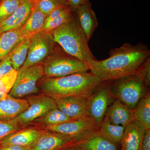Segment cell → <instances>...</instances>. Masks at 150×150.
Returning a JSON list of instances; mask_svg holds the SVG:
<instances>
[{"label":"cell","instance_id":"6da1fadb","mask_svg":"<svg viewBox=\"0 0 150 150\" xmlns=\"http://www.w3.org/2000/svg\"><path fill=\"white\" fill-rule=\"evenodd\" d=\"M107 59H89L86 62L91 72L101 82L115 80L134 74L150 58V50L142 43L136 45L126 43L111 49Z\"/></svg>","mask_w":150,"mask_h":150},{"label":"cell","instance_id":"7a4b0ae2","mask_svg":"<svg viewBox=\"0 0 150 150\" xmlns=\"http://www.w3.org/2000/svg\"><path fill=\"white\" fill-rule=\"evenodd\" d=\"M102 82L91 72L58 78H43L40 87L43 94L54 100L90 96Z\"/></svg>","mask_w":150,"mask_h":150},{"label":"cell","instance_id":"3957f363","mask_svg":"<svg viewBox=\"0 0 150 150\" xmlns=\"http://www.w3.org/2000/svg\"><path fill=\"white\" fill-rule=\"evenodd\" d=\"M51 33L55 43L67 54L86 63L89 59H96L75 13L71 20Z\"/></svg>","mask_w":150,"mask_h":150},{"label":"cell","instance_id":"277c9868","mask_svg":"<svg viewBox=\"0 0 150 150\" xmlns=\"http://www.w3.org/2000/svg\"><path fill=\"white\" fill-rule=\"evenodd\" d=\"M110 88L114 99L119 100L132 110L150 91V86L137 71L133 74L110 81Z\"/></svg>","mask_w":150,"mask_h":150},{"label":"cell","instance_id":"5b68a950","mask_svg":"<svg viewBox=\"0 0 150 150\" xmlns=\"http://www.w3.org/2000/svg\"><path fill=\"white\" fill-rule=\"evenodd\" d=\"M46 77L58 78L89 70L87 64L69 54L55 51L43 64Z\"/></svg>","mask_w":150,"mask_h":150},{"label":"cell","instance_id":"8992f818","mask_svg":"<svg viewBox=\"0 0 150 150\" xmlns=\"http://www.w3.org/2000/svg\"><path fill=\"white\" fill-rule=\"evenodd\" d=\"M44 75L43 64L21 67L18 71L16 80L9 95L21 99L38 91L37 83Z\"/></svg>","mask_w":150,"mask_h":150},{"label":"cell","instance_id":"52a82bcc","mask_svg":"<svg viewBox=\"0 0 150 150\" xmlns=\"http://www.w3.org/2000/svg\"><path fill=\"white\" fill-rule=\"evenodd\" d=\"M69 137L76 144L86 139L98 130V126L88 116L72 120L56 126L40 127Z\"/></svg>","mask_w":150,"mask_h":150},{"label":"cell","instance_id":"ba28073f","mask_svg":"<svg viewBox=\"0 0 150 150\" xmlns=\"http://www.w3.org/2000/svg\"><path fill=\"white\" fill-rule=\"evenodd\" d=\"M30 39L27 57L21 67L43 64L56 51V43L51 33L41 31L33 35Z\"/></svg>","mask_w":150,"mask_h":150},{"label":"cell","instance_id":"9c48e42d","mask_svg":"<svg viewBox=\"0 0 150 150\" xmlns=\"http://www.w3.org/2000/svg\"><path fill=\"white\" fill-rule=\"evenodd\" d=\"M114 100L110 90V81L102 82L88 98V116L99 126L108 108Z\"/></svg>","mask_w":150,"mask_h":150},{"label":"cell","instance_id":"30bf717a","mask_svg":"<svg viewBox=\"0 0 150 150\" xmlns=\"http://www.w3.org/2000/svg\"><path fill=\"white\" fill-rule=\"evenodd\" d=\"M26 100L28 107L16 117L23 129L27 127L51 109L57 107L55 100L43 93L29 97Z\"/></svg>","mask_w":150,"mask_h":150},{"label":"cell","instance_id":"8fae6325","mask_svg":"<svg viewBox=\"0 0 150 150\" xmlns=\"http://www.w3.org/2000/svg\"><path fill=\"white\" fill-rule=\"evenodd\" d=\"M46 131L40 127H26L5 137L0 142V146L15 145L30 148Z\"/></svg>","mask_w":150,"mask_h":150},{"label":"cell","instance_id":"7c38bea8","mask_svg":"<svg viewBox=\"0 0 150 150\" xmlns=\"http://www.w3.org/2000/svg\"><path fill=\"white\" fill-rule=\"evenodd\" d=\"M38 0H23L9 17L0 24L1 32L21 27L27 21Z\"/></svg>","mask_w":150,"mask_h":150},{"label":"cell","instance_id":"4fadbf2b","mask_svg":"<svg viewBox=\"0 0 150 150\" xmlns=\"http://www.w3.org/2000/svg\"><path fill=\"white\" fill-rule=\"evenodd\" d=\"M87 98H63L55 100L57 107L73 120L88 116Z\"/></svg>","mask_w":150,"mask_h":150},{"label":"cell","instance_id":"5bb4252c","mask_svg":"<svg viewBox=\"0 0 150 150\" xmlns=\"http://www.w3.org/2000/svg\"><path fill=\"white\" fill-rule=\"evenodd\" d=\"M75 144L72 140L65 135L46 130L30 150H62Z\"/></svg>","mask_w":150,"mask_h":150},{"label":"cell","instance_id":"9a60e30c","mask_svg":"<svg viewBox=\"0 0 150 150\" xmlns=\"http://www.w3.org/2000/svg\"><path fill=\"white\" fill-rule=\"evenodd\" d=\"M145 128L134 120L125 127L120 142L121 150H141Z\"/></svg>","mask_w":150,"mask_h":150},{"label":"cell","instance_id":"2e32d148","mask_svg":"<svg viewBox=\"0 0 150 150\" xmlns=\"http://www.w3.org/2000/svg\"><path fill=\"white\" fill-rule=\"evenodd\" d=\"M105 116L112 124L125 127L134 120L133 110L116 99L108 108Z\"/></svg>","mask_w":150,"mask_h":150},{"label":"cell","instance_id":"e0dca14e","mask_svg":"<svg viewBox=\"0 0 150 150\" xmlns=\"http://www.w3.org/2000/svg\"><path fill=\"white\" fill-rule=\"evenodd\" d=\"M28 106L27 100L14 98L8 95L6 99L0 100V121L16 118Z\"/></svg>","mask_w":150,"mask_h":150},{"label":"cell","instance_id":"ac0fdd59","mask_svg":"<svg viewBox=\"0 0 150 150\" xmlns=\"http://www.w3.org/2000/svg\"><path fill=\"white\" fill-rule=\"evenodd\" d=\"M75 13L88 42L98 25L96 14L89 2L78 8Z\"/></svg>","mask_w":150,"mask_h":150},{"label":"cell","instance_id":"d6986e66","mask_svg":"<svg viewBox=\"0 0 150 150\" xmlns=\"http://www.w3.org/2000/svg\"><path fill=\"white\" fill-rule=\"evenodd\" d=\"M74 13L69 6L57 8L46 17L42 31L51 33L71 20Z\"/></svg>","mask_w":150,"mask_h":150},{"label":"cell","instance_id":"ffe728a7","mask_svg":"<svg viewBox=\"0 0 150 150\" xmlns=\"http://www.w3.org/2000/svg\"><path fill=\"white\" fill-rule=\"evenodd\" d=\"M21 28L4 31L0 34V62L8 56L24 40Z\"/></svg>","mask_w":150,"mask_h":150},{"label":"cell","instance_id":"44dd1931","mask_svg":"<svg viewBox=\"0 0 150 150\" xmlns=\"http://www.w3.org/2000/svg\"><path fill=\"white\" fill-rule=\"evenodd\" d=\"M76 144L81 150H121L120 144L107 139L98 131Z\"/></svg>","mask_w":150,"mask_h":150},{"label":"cell","instance_id":"7402d4cb","mask_svg":"<svg viewBox=\"0 0 150 150\" xmlns=\"http://www.w3.org/2000/svg\"><path fill=\"white\" fill-rule=\"evenodd\" d=\"M46 17L38 8L36 5L27 21L21 27V30L24 38H30L36 33L42 31Z\"/></svg>","mask_w":150,"mask_h":150},{"label":"cell","instance_id":"603a6c76","mask_svg":"<svg viewBox=\"0 0 150 150\" xmlns=\"http://www.w3.org/2000/svg\"><path fill=\"white\" fill-rule=\"evenodd\" d=\"M125 129L123 126L112 124L107 117L104 116L98 126V132L110 142L120 144Z\"/></svg>","mask_w":150,"mask_h":150},{"label":"cell","instance_id":"cb8c5ba5","mask_svg":"<svg viewBox=\"0 0 150 150\" xmlns=\"http://www.w3.org/2000/svg\"><path fill=\"white\" fill-rule=\"evenodd\" d=\"M133 113L134 120L144 126L145 130H150V91L139 101Z\"/></svg>","mask_w":150,"mask_h":150},{"label":"cell","instance_id":"d4e9b609","mask_svg":"<svg viewBox=\"0 0 150 150\" xmlns=\"http://www.w3.org/2000/svg\"><path fill=\"white\" fill-rule=\"evenodd\" d=\"M72 120H74L65 115L62 110L56 107L49 110L40 118H38L33 123L40 125V127H44L56 126Z\"/></svg>","mask_w":150,"mask_h":150},{"label":"cell","instance_id":"484cf974","mask_svg":"<svg viewBox=\"0 0 150 150\" xmlns=\"http://www.w3.org/2000/svg\"><path fill=\"white\" fill-rule=\"evenodd\" d=\"M30 43V38H25L10 54V58L14 70L18 71L23 66L27 57Z\"/></svg>","mask_w":150,"mask_h":150},{"label":"cell","instance_id":"4316f807","mask_svg":"<svg viewBox=\"0 0 150 150\" xmlns=\"http://www.w3.org/2000/svg\"><path fill=\"white\" fill-rule=\"evenodd\" d=\"M18 71L13 69L0 79V100L6 99L13 87Z\"/></svg>","mask_w":150,"mask_h":150},{"label":"cell","instance_id":"83f0119b","mask_svg":"<svg viewBox=\"0 0 150 150\" xmlns=\"http://www.w3.org/2000/svg\"><path fill=\"white\" fill-rule=\"evenodd\" d=\"M23 0H0V24L14 12Z\"/></svg>","mask_w":150,"mask_h":150},{"label":"cell","instance_id":"f1b7e54d","mask_svg":"<svg viewBox=\"0 0 150 150\" xmlns=\"http://www.w3.org/2000/svg\"><path fill=\"white\" fill-rule=\"evenodd\" d=\"M69 6L65 0H38V8L47 16L52 11L62 6Z\"/></svg>","mask_w":150,"mask_h":150},{"label":"cell","instance_id":"f546056e","mask_svg":"<svg viewBox=\"0 0 150 150\" xmlns=\"http://www.w3.org/2000/svg\"><path fill=\"white\" fill-rule=\"evenodd\" d=\"M23 129L16 118L8 121H0V142L10 134Z\"/></svg>","mask_w":150,"mask_h":150},{"label":"cell","instance_id":"4dcf8cb0","mask_svg":"<svg viewBox=\"0 0 150 150\" xmlns=\"http://www.w3.org/2000/svg\"><path fill=\"white\" fill-rule=\"evenodd\" d=\"M13 69L9 55L0 62V79Z\"/></svg>","mask_w":150,"mask_h":150},{"label":"cell","instance_id":"1f68e13d","mask_svg":"<svg viewBox=\"0 0 150 150\" xmlns=\"http://www.w3.org/2000/svg\"><path fill=\"white\" fill-rule=\"evenodd\" d=\"M67 1L74 13L81 6L89 2V0H67Z\"/></svg>","mask_w":150,"mask_h":150},{"label":"cell","instance_id":"d6a6232c","mask_svg":"<svg viewBox=\"0 0 150 150\" xmlns=\"http://www.w3.org/2000/svg\"><path fill=\"white\" fill-rule=\"evenodd\" d=\"M141 150H150V129L145 131Z\"/></svg>","mask_w":150,"mask_h":150},{"label":"cell","instance_id":"836d02e7","mask_svg":"<svg viewBox=\"0 0 150 150\" xmlns=\"http://www.w3.org/2000/svg\"><path fill=\"white\" fill-rule=\"evenodd\" d=\"M0 150H30V148L19 146L15 145L0 146Z\"/></svg>","mask_w":150,"mask_h":150},{"label":"cell","instance_id":"e575fe53","mask_svg":"<svg viewBox=\"0 0 150 150\" xmlns=\"http://www.w3.org/2000/svg\"><path fill=\"white\" fill-rule=\"evenodd\" d=\"M62 150H81L76 144L70 145Z\"/></svg>","mask_w":150,"mask_h":150},{"label":"cell","instance_id":"d590c367","mask_svg":"<svg viewBox=\"0 0 150 150\" xmlns=\"http://www.w3.org/2000/svg\"><path fill=\"white\" fill-rule=\"evenodd\" d=\"M1 29H0V34H1Z\"/></svg>","mask_w":150,"mask_h":150},{"label":"cell","instance_id":"8d00e7d4","mask_svg":"<svg viewBox=\"0 0 150 150\" xmlns=\"http://www.w3.org/2000/svg\"><path fill=\"white\" fill-rule=\"evenodd\" d=\"M65 1H67V0H65Z\"/></svg>","mask_w":150,"mask_h":150}]
</instances>
